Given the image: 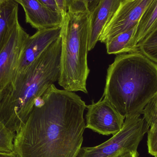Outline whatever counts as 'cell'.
Wrapping results in <instances>:
<instances>
[{
	"label": "cell",
	"instance_id": "obj_8",
	"mask_svg": "<svg viewBox=\"0 0 157 157\" xmlns=\"http://www.w3.org/2000/svg\"><path fill=\"white\" fill-rule=\"evenodd\" d=\"M29 36L18 20L0 52V88H4L13 78L24 43Z\"/></svg>",
	"mask_w": 157,
	"mask_h": 157
},
{
	"label": "cell",
	"instance_id": "obj_15",
	"mask_svg": "<svg viewBox=\"0 0 157 157\" xmlns=\"http://www.w3.org/2000/svg\"><path fill=\"white\" fill-rule=\"evenodd\" d=\"M16 134L7 128L0 121V152L11 153L14 151V142Z\"/></svg>",
	"mask_w": 157,
	"mask_h": 157
},
{
	"label": "cell",
	"instance_id": "obj_23",
	"mask_svg": "<svg viewBox=\"0 0 157 157\" xmlns=\"http://www.w3.org/2000/svg\"><path fill=\"white\" fill-rule=\"evenodd\" d=\"M0 157H19L14 151L13 153H5L0 152Z\"/></svg>",
	"mask_w": 157,
	"mask_h": 157
},
{
	"label": "cell",
	"instance_id": "obj_19",
	"mask_svg": "<svg viewBox=\"0 0 157 157\" xmlns=\"http://www.w3.org/2000/svg\"><path fill=\"white\" fill-rule=\"evenodd\" d=\"M100 1L101 0H65V2L67 10L68 7L75 2H84L86 4L89 11L91 13L98 6Z\"/></svg>",
	"mask_w": 157,
	"mask_h": 157
},
{
	"label": "cell",
	"instance_id": "obj_21",
	"mask_svg": "<svg viewBox=\"0 0 157 157\" xmlns=\"http://www.w3.org/2000/svg\"><path fill=\"white\" fill-rule=\"evenodd\" d=\"M61 12L64 15L67 12V10L65 5V0H55Z\"/></svg>",
	"mask_w": 157,
	"mask_h": 157
},
{
	"label": "cell",
	"instance_id": "obj_13",
	"mask_svg": "<svg viewBox=\"0 0 157 157\" xmlns=\"http://www.w3.org/2000/svg\"><path fill=\"white\" fill-rule=\"evenodd\" d=\"M157 27V0H153L145 11L136 26L131 40L132 52L138 50V44Z\"/></svg>",
	"mask_w": 157,
	"mask_h": 157
},
{
	"label": "cell",
	"instance_id": "obj_5",
	"mask_svg": "<svg viewBox=\"0 0 157 157\" xmlns=\"http://www.w3.org/2000/svg\"><path fill=\"white\" fill-rule=\"evenodd\" d=\"M150 127L141 115L128 116L121 130L108 141L93 147H82L77 157H116L137 148Z\"/></svg>",
	"mask_w": 157,
	"mask_h": 157
},
{
	"label": "cell",
	"instance_id": "obj_20",
	"mask_svg": "<svg viewBox=\"0 0 157 157\" xmlns=\"http://www.w3.org/2000/svg\"><path fill=\"white\" fill-rule=\"evenodd\" d=\"M47 7L55 12L61 13L55 0H39Z\"/></svg>",
	"mask_w": 157,
	"mask_h": 157
},
{
	"label": "cell",
	"instance_id": "obj_16",
	"mask_svg": "<svg viewBox=\"0 0 157 157\" xmlns=\"http://www.w3.org/2000/svg\"><path fill=\"white\" fill-rule=\"evenodd\" d=\"M137 50L145 55L157 51V27L150 35H148L137 47Z\"/></svg>",
	"mask_w": 157,
	"mask_h": 157
},
{
	"label": "cell",
	"instance_id": "obj_26",
	"mask_svg": "<svg viewBox=\"0 0 157 157\" xmlns=\"http://www.w3.org/2000/svg\"><path fill=\"white\" fill-rule=\"evenodd\" d=\"M15 2H17L19 4H21V1L20 0H14Z\"/></svg>",
	"mask_w": 157,
	"mask_h": 157
},
{
	"label": "cell",
	"instance_id": "obj_11",
	"mask_svg": "<svg viewBox=\"0 0 157 157\" xmlns=\"http://www.w3.org/2000/svg\"><path fill=\"white\" fill-rule=\"evenodd\" d=\"M124 0H101L90 13L88 51L93 49L99 40L104 28L108 25Z\"/></svg>",
	"mask_w": 157,
	"mask_h": 157
},
{
	"label": "cell",
	"instance_id": "obj_25",
	"mask_svg": "<svg viewBox=\"0 0 157 157\" xmlns=\"http://www.w3.org/2000/svg\"><path fill=\"white\" fill-rule=\"evenodd\" d=\"M4 89L0 88V101L2 97L3 92Z\"/></svg>",
	"mask_w": 157,
	"mask_h": 157
},
{
	"label": "cell",
	"instance_id": "obj_24",
	"mask_svg": "<svg viewBox=\"0 0 157 157\" xmlns=\"http://www.w3.org/2000/svg\"><path fill=\"white\" fill-rule=\"evenodd\" d=\"M147 57H148L149 59L152 60L154 62L157 63V51L153 52V53H150L149 55L147 56Z\"/></svg>",
	"mask_w": 157,
	"mask_h": 157
},
{
	"label": "cell",
	"instance_id": "obj_9",
	"mask_svg": "<svg viewBox=\"0 0 157 157\" xmlns=\"http://www.w3.org/2000/svg\"><path fill=\"white\" fill-rule=\"evenodd\" d=\"M62 26L38 30L33 36H29L24 43L14 76L25 71L50 44L60 36Z\"/></svg>",
	"mask_w": 157,
	"mask_h": 157
},
{
	"label": "cell",
	"instance_id": "obj_7",
	"mask_svg": "<svg viewBox=\"0 0 157 157\" xmlns=\"http://www.w3.org/2000/svg\"><path fill=\"white\" fill-rule=\"evenodd\" d=\"M86 108V128L105 136L114 135L121 130L125 117L106 98L102 97L98 102L92 101Z\"/></svg>",
	"mask_w": 157,
	"mask_h": 157
},
{
	"label": "cell",
	"instance_id": "obj_3",
	"mask_svg": "<svg viewBox=\"0 0 157 157\" xmlns=\"http://www.w3.org/2000/svg\"><path fill=\"white\" fill-rule=\"evenodd\" d=\"M157 93V63L139 51L119 54L107 70L103 97L124 117L143 115Z\"/></svg>",
	"mask_w": 157,
	"mask_h": 157
},
{
	"label": "cell",
	"instance_id": "obj_10",
	"mask_svg": "<svg viewBox=\"0 0 157 157\" xmlns=\"http://www.w3.org/2000/svg\"><path fill=\"white\" fill-rule=\"evenodd\" d=\"M26 22L37 30L61 26L63 14L52 11L39 0H20Z\"/></svg>",
	"mask_w": 157,
	"mask_h": 157
},
{
	"label": "cell",
	"instance_id": "obj_1",
	"mask_svg": "<svg viewBox=\"0 0 157 157\" xmlns=\"http://www.w3.org/2000/svg\"><path fill=\"white\" fill-rule=\"evenodd\" d=\"M35 104L14 142L19 157H77L86 105L76 93L51 85Z\"/></svg>",
	"mask_w": 157,
	"mask_h": 157
},
{
	"label": "cell",
	"instance_id": "obj_17",
	"mask_svg": "<svg viewBox=\"0 0 157 157\" xmlns=\"http://www.w3.org/2000/svg\"><path fill=\"white\" fill-rule=\"evenodd\" d=\"M143 115L150 128L157 126V93L146 106Z\"/></svg>",
	"mask_w": 157,
	"mask_h": 157
},
{
	"label": "cell",
	"instance_id": "obj_22",
	"mask_svg": "<svg viewBox=\"0 0 157 157\" xmlns=\"http://www.w3.org/2000/svg\"><path fill=\"white\" fill-rule=\"evenodd\" d=\"M139 154L137 153H133V152H127L124 153L116 157H138Z\"/></svg>",
	"mask_w": 157,
	"mask_h": 157
},
{
	"label": "cell",
	"instance_id": "obj_2",
	"mask_svg": "<svg viewBox=\"0 0 157 157\" xmlns=\"http://www.w3.org/2000/svg\"><path fill=\"white\" fill-rule=\"evenodd\" d=\"M61 48L60 36L4 88L0 121L12 132H19L37 100L51 85L59 81Z\"/></svg>",
	"mask_w": 157,
	"mask_h": 157
},
{
	"label": "cell",
	"instance_id": "obj_14",
	"mask_svg": "<svg viewBox=\"0 0 157 157\" xmlns=\"http://www.w3.org/2000/svg\"><path fill=\"white\" fill-rule=\"evenodd\" d=\"M136 26L117 35L105 44L107 53L119 55L132 52L131 40L135 33Z\"/></svg>",
	"mask_w": 157,
	"mask_h": 157
},
{
	"label": "cell",
	"instance_id": "obj_18",
	"mask_svg": "<svg viewBox=\"0 0 157 157\" xmlns=\"http://www.w3.org/2000/svg\"><path fill=\"white\" fill-rule=\"evenodd\" d=\"M147 134L148 153L154 157H157V125L149 128Z\"/></svg>",
	"mask_w": 157,
	"mask_h": 157
},
{
	"label": "cell",
	"instance_id": "obj_12",
	"mask_svg": "<svg viewBox=\"0 0 157 157\" xmlns=\"http://www.w3.org/2000/svg\"><path fill=\"white\" fill-rule=\"evenodd\" d=\"M18 4L14 0H4L0 5V52L18 20Z\"/></svg>",
	"mask_w": 157,
	"mask_h": 157
},
{
	"label": "cell",
	"instance_id": "obj_6",
	"mask_svg": "<svg viewBox=\"0 0 157 157\" xmlns=\"http://www.w3.org/2000/svg\"><path fill=\"white\" fill-rule=\"evenodd\" d=\"M153 0H124L106 26L99 41L106 44L117 35L132 29Z\"/></svg>",
	"mask_w": 157,
	"mask_h": 157
},
{
	"label": "cell",
	"instance_id": "obj_4",
	"mask_svg": "<svg viewBox=\"0 0 157 157\" xmlns=\"http://www.w3.org/2000/svg\"><path fill=\"white\" fill-rule=\"evenodd\" d=\"M90 13L83 2L73 3L63 15L62 25L60 75L58 83L63 89L88 93L87 63Z\"/></svg>",
	"mask_w": 157,
	"mask_h": 157
}]
</instances>
